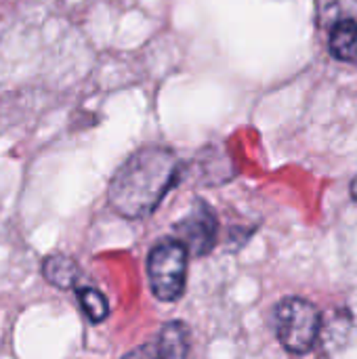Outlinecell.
Instances as JSON below:
<instances>
[{
  "mask_svg": "<svg viewBox=\"0 0 357 359\" xmlns=\"http://www.w3.org/2000/svg\"><path fill=\"white\" fill-rule=\"evenodd\" d=\"M175 240L181 242L189 257H206L217 246L219 221L215 210L204 202L196 200L194 208L175 223Z\"/></svg>",
  "mask_w": 357,
  "mask_h": 359,
  "instance_id": "cell-4",
  "label": "cell"
},
{
  "mask_svg": "<svg viewBox=\"0 0 357 359\" xmlns=\"http://www.w3.org/2000/svg\"><path fill=\"white\" fill-rule=\"evenodd\" d=\"M189 255L175 238L160 240L147 257V278L151 294L162 303H175L183 297L187 284Z\"/></svg>",
  "mask_w": 357,
  "mask_h": 359,
  "instance_id": "cell-3",
  "label": "cell"
},
{
  "mask_svg": "<svg viewBox=\"0 0 357 359\" xmlns=\"http://www.w3.org/2000/svg\"><path fill=\"white\" fill-rule=\"evenodd\" d=\"M76 294H78V303H80L84 316L93 324H101L109 318V303L103 292H99L93 286H82V288H78Z\"/></svg>",
  "mask_w": 357,
  "mask_h": 359,
  "instance_id": "cell-8",
  "label": "cell"
},
{
  "mask_svg": "<svg viewBox=\"0 0 357 359\" xmlns=\"http://www.w3.org/2000/svg\"><path fill=\"white\" fill-rule=\"evenodd\" d=\"M156 349H158V347H156V341H151V343L139 345L137 349L128 351L122 359H154L156 358Z\"/></svg>",
  "mask_w": 357,
  "mask_h": 359,
  "instance_id": "cell-9",
  "label": "cell"
},
{
  "mask_svg": "<svg viewBox=\"0 0 357 359\" xmlns=\"http://www.w3.org/2000/svg\"><path fill=\"white\" fill-rule=\"evenodd\" d=\"M42 276L50 286L59 290H72L78 286L82 271H80V265L72 257L55 252L42 261Z\"/></svg>",
  "mask_w": 357,
  "mask_h": 359,
  "instance_id": "cell-5",
  "label": "cell"
},
{
  "mask_svg": "<svg viewBox=\"0 0 357 359\" xmlns=\"http://www.w3.org/2000/svg\"><path fill=\"white\" fill-rule=\"evenodd\" d=\"M154 359H189V332L183 322H168L156 339Z\"/></svg>",
  "mask_w": 357,
  "mask_h": 359,
  "instance_id": "cell-6",
  "label": "cell"
},
{
  "mask_svg": "<svg viewBox=\"0 0 357 359\" xmlns=\"http://www.w3.org/2000/svg\"><path fill=\"white\" fill-rule=\"evenodd\" d=\"M322 318L324 316L311 301L301 297H286L274 309L276 337L288 353L305 355L320 341Z\"/></svg>",
  "mask_w": 357,
  "mask_h": 359,
  "instance_id": "cell-2",
  "label": "cell"
},
{
  "mask_svg": "<svg viewBox=\"0 0 357 359\" xmlns=\"http://www.w3.org/2000/svg\"><path fill=\"white\" fill-rule=\"evenodd\" d=\"M181 177V162L168 147L137 149L116 170L107 187L112 210L124 219L149 217Z\"/></svg>",
  "mask_w": 357,
  "mask_h": 359,
  "instance_id": "cell-1",
  "label": "cell"
},
{
  "mask_svg": "<svg viewBox=\"0 0 357 359\" xmlns=\"http://www.w3.org/2000/svg\"><path fill=\"white\" fill-rule=\"evenodd\" d=\"M328 50L335 59L357 65V23L353 19H343L332 27Z\"/></svg>",
  "mask_w": 357,
  "mask_h": 359,
  "instance_id": "cell-7",
  "label": "cell"
},
{
  "mask_svg": "<svg viewBox=\"0 0 357 359\" xmlns=\"http://www.w3.org/2000/svg\"><path fill=\"white\" fill-rule=\"evenodd\" d=\"M351 198L357 202V177L351 181Z\"/></svg>",
  "mask_w": 357,
  "mask_h": 359,
  "instance_id": "cell-10",
  "label": "cell"
}]
</instances>
